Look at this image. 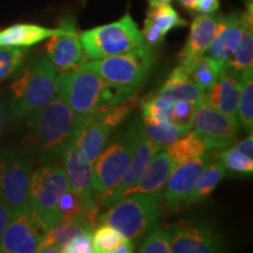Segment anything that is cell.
Returning <instances> with one entry per match:
<instances>
[{
  "label": "cell",
  "mask_w": 253,
  "mask_h": 253,
  "mask_svg": "<svg viewBox=\"0 0 253 253\" xmlns=\"http://www.w3.org/2000/svg\"><path fill=\"white\" fill-rule=\"evenodd\" d=\"M214 158L219 161L226 171L239 173V175H251L253 172V160L240 153L235 147L225 150L217 151Z\"/></svg>",
  "instance_id": "31"
},
{
  "label": "cell",
  "mask_w": 253,
  "mask_h": 253,
  "mask_svg": "<svg viewBox=\"0 0 253 253\" xmlns=\"http://www.w3.org/2000/svg\"><path fill=\"white\" fill-rule=\"evenodd\" d=\"M243 12L220 15L212 41L207 49V55L225 63L238 46L243 32Z\"/></svg>",
  "instance_id": "20"
},
{
  "label": "cell",
  "mask_w": 253,
  "mask_h": 253,
  "mask_svg": "<svg viewBox=\"0 0 253 253\" xmlns=\"http://www.w3.org/2000/svg\"><path fill=\"white\" fill-rule=\"evenodd\" d=\"M58 74V71L48 59L38 60L28 66L9 84L12 118L28 116L54 99Z\"/></svg>",
  "instance_id": "3"
},
{
  "label": "cell",
  "mask_w": 253,
  "mask_h": 253,
  "mask_svg": "<svg viewBox=\"0 0 253 253\" xmlns=\"http://www.w3.org/2000/svg\"><path fill=\"white\" fill-rule=\"evenodd\" d=\"M46 224L33 211L8 221L0 237V253H34L46 236Z\"/></svg>",
  "instance_id": "11"
},
{
  "label": "cell",
  "mask_w": 253,
  "mask_h": 253,
  "mask_svg": "<svg viewBox=\"0 0 253 253\" xmlns=\"http://www.w3.org/2000/svg\"><path fill=\"white\" fill-rule=\"evenodd\" d=\"M252 1V0H248V2H251Z\"/></svg>",
  "instance_id": "45"
},
{
  "label": "cell",
  "mask_w": 253,
  "mask_h": 253,
  "mask_svg": "<svg viewBox=\"0 0 253 253\" xmlns=\"http://www.w3.org/2000/svg\"><path fill=\"white\" fill-rule=\"evenodd\" d=\"M178 1H179V4H181L183 7L186 9V11L192 12V11H195L196 4H197L198 0H178Z\"/></svg>",
  "instance_id": "42"
},
{
  "label": "cell",
  "mask_w": 253,
  "mask_h": 253,
  "mask_svg": "<svg viewBox=\"0 0 253 253\" xmlns=\"http://www.w3.org/2000/svg\"><path fill=\"white\" fill-rule=\"evenodd\" d=\"M144 21L154 25L163 37H166L170 31L186 25V21L181 18L169 2L160 0H149V7Z\"/></svg>",
  "instance_id": "26"
},
{
  "label": "cell",
  "mask_w": 253,
  "mask_h": 253,
  "mask_svg": "<svg viewBox=\"0 0 253 253\" xmlns=\"http://www.w3.org/2000/svg\"><path fill=\"white\" fill-rule=\"evenodd\" d=\"M243 32L239 43L232 55L224 63V67L231 72L240 73L253 66V32H252V2L243 12Z\"/></svg>",
  "instance_id": "24"
},
{
  "label": "cell",
  "mask_w": 253,
  "mask_h": 253,
  "mask_svg": "<svg viewBox=\"0 0 253 253\" xmlns=\"http://www.w3.org/2000/svg\"><path fill=\"white\" fill-rule=\"evenodd\" d=\"M141 130L150 141L166 148L167 145L188 134L191 129L175 126L170 122H151L143 120Z\"/></svg>",
  "instance_id": "30"
},
{
  "label": "cell",
  "mask_w": 253,
  "mask_h": 253,
  "mask_svg": "<svg viewBox=\"0 0 253 253\" xmlns=\"http://www.w3.org/2000/svg\"><path fill=\"white\" fill-rule=\"evenodd\" d=\"M210 160L211 157L208 154H204L186 162L177 164L173 168L162 195L164 205L168 210L173 212L185 205H189L190 197L195 189L198 176Z\"/></svg>",
  "instance_id": "12"
},
{
  "label": "cell",
  "mask_w": 253,
  "mask_h": 253,
  "mask_svg": "<svg viewBox=\"0 0 253 253\" xmlns=\"http://www.w3.org/2000/svg\"><path fill=\"white\" fill-rule=\"evenodd\" d=\"M166 150L170 160L177 166V164L186 162L191 158L207 154L208 148L201 136H198L195 131H189L183 137L167 145Z\"/></svg>",
  "instance_id": "28"
},
{
  "label": "cell",
  "mask_w": 253,
  "mask_h": 253,
  "mask_svg": "<svg viewBox=\"0 0 253 253\" xmlns=\"http://www.w3.org/2000/svg\"><path fill=\"white\" fill-rule=\"evenodd\" d=\"M132 156L130 126L123 135L108 141L93 163V197L97 205L114 204V196L121 184Z\"/></svg>",
  "instance_id": "5"
},
{
  "label": "cell",
  "mask_w": 253,
  "mask_h": 253,
  "mask_svg": "<svg viewBox=\"0 0 253 253\" xmlns=\"http://www.w3.org/2000/svg\"><path fill=\"white\" fill-rule=\"evenodd\" d=\"M63 253H93V242H91V235L84 233L74 237L67 245L62 250Z\"/></svg>",
  "instance_id": "37"
},
{
  "label": "cell",
  "mask_w": 253,
  "mask_h": 253,
  "mask_svg": "<svg viewBox=\"0 0 253 253\" xmlns=\"http://www.w3.org/2000/svg\"><path fill=\"white\" fill-rule=\"evenodd\" d=\"M62 160L65 161V171L69 190L86 204L95 203L91 186L93 164L86 162L81 157L73 141L63 155Z\"/></svg>",
  "instance_id": "19"
},
{
  "label": "cell",
  "mask_w": 253,
  "mask_h": 253,
  "mask_svg": "<svg viewBox=\"0 0 253 253\" xmlns=\"http://www.w3.org/2000/svg\"><path fill=\"white\" fill-rule=\"evenodd\" d=\"M201 102H194V101L178 100L173 101L171 109L169 113L168 122L175 126H185V128L192 129V122H194L195 113L197 110L198 104Z\"/></svg>",
  "instance_id": "35"
},
{
  "label": "cell",
  "mask_w": 253,
  "mask_h": 253,
  "mask_svg": "<svg viewBox=\"0 0 253 253\" xmlns=\"http://www.w3.org/2000/svg\"><path fill=\"white\" fill-rule=\"evenodd\" d=\"M113 131L114 128L101 118L99 113L81 115L80 125L73 142L81 157L93 164L108 143Z\"/></svg>",
  "instance_id": "15"
},
{
  "label": "cell",
  "mask_w": 253,
  "mask_h": 253,
  "mask_svg": "<svg viewBox=\"0 0 253 253\" xmlns=\"http://www.w3.org/2000/svg\"><path fill=\"white\" fill-rule=\"evenodd\" d=\"M168 230L173 253H213L221 250L219 238L203 224L178 221Z\"/></svg>",
  "instance_id": "14"
},
{
  "label": "cell",
  "mask_w": 253,
  "mask_h": 253,
  "mask_svg": "<svg viewBox=\"0 0 253 253\" xmlns=\"http://www.w3.org/2000/svg\"><path fill=\"white\" fill-rule=\"evenodd\" d=\"M26 52L18 47H0V82L11 77L23 63Z\"/></svg>",
  "instance_id": "34"
},
{
  "label": "cell",
  "mask_w": 253,
  "mask_h": 253,
  "mask_svg": "<svg viewBox=\"0 0 253 253\" xmlns=\"http://www.w3.org/2000/svg\"><path fill=\"white\" fill-rule=\"evenodd\" d=\"M32 164L17 153L0 155V195L12 218L31 211L30 184Z\"/></svg>",
  "instance_id": "9"
},
{
  "label": "cell",
  "mask_w": 253,
  "mask_h": 253,
  "mask_svg": "<svg viewBox=\"0 0 253 253\" xmlns=\"http://www.w3.org/2000/svg\"><path fill=\"white\" fill-rule=\"evenodd\" d=\"M68 189L65 168L58 164H46L32 173L30 184L31 210L46 224L48 230L61 219L59 202Z\"/></svg>",
  "instance_id": "8"
},
{
  "label": "cell",
  "mask_w": 253,
  "mask_h": 253,
  "mask_svg": "<svg viewBox=\"0 0 253 253\" xmlns=\"http://www.w3.org/2000/svg\"><path fill=\"white\" fill-rule=\"evenodd\" d=\"M225 175V168L221 166L219 161L214 158L211 162L210 160V162L205 166L203 171L198 176L195 189L192 191L191 197H190L189 205L192 203H199V202L207 199L214 191L217 185L223 181Z\"/></svg>",
  "instance_id": "27"
},
{
  "label": "cell",
  "mask_w": 253,
  "mask_h": 253,
  "mask_svg": "<svg viewBox=\"0 0 253 253\" xmlns=\"http://www.w3.org/2000/svg\"><path fill=\"white\" fill-rule=\"evenodd\" d=\"M183 66L188 69L190 79L204 90L213 86L224 72V62L208 55H202L195 61Z\"/></svg>",
  "instance_id": "25"
},
{
  "label": "cell",
  "mask_w": 253,
  "mask_h": 253,
  "mask_svg": "<svg viewBox=\"0 0 253 253\" xmlns=\"http://www.w3.org/2000/svg\"><path fill=\"white\" fill-rule=\"evenodd\" d=\"M233 147L236 148L237 150H239L240 153H243L246 156L252 158L253 160V136L252 134H250L248 137L242 140L238 143H236Z\"/></svg>",
  "instance_id": "39"
},
{
  "label": "cell",
  "mask_w": 253,
  "mask_h": 253,
  "mask_svg": "<svg viewBox=\"0 0 253 253\" xmlns=\"http://www.w3.org/2000/svg\"><path fill=\"white\" fill-rule=\"evenodd\" d=\"M63 27L47 28L34 24H17L0 31V47H30L60 34Z\"/></svg>",
  "instance_id": "22"
},
{
  "label": "cell",
  "mask_w": 253,
  "mask_h": 253,
  "mask_svg": "<svg viewBox=\"0 0 253 253\" xmlns=\"http://www.w3.org/2000/svg\"><path fill=\"white\" fill-rule=\"evenodd\" d=\"M238 122L246 131L253 128V69L240 72V95L238 102Z\"/></svg>",
  "instance_id": "29"
},
{
  "label": "cell",
  "mask_w": 253,
  "mask_h": 253,
  "mask_svg": "<svg viewBox=\"0 0 253 253\" xmlns=\"http://www.w3.org/2000/svg\"><path fill=\"white\" fill-rule=\"evenodd\" d=\"M175 167L176 164L170 160L167 150L163 148L155 154L149 166L147 167L136 185L126 190L123 196L130 194H145L162 197L168 178Z\"/></svg>",
  "instance_id": "21"
},
{
  "label": "cell",
  "mask_w": 253,
  "mask_h": 253,
  "mask_svg": "<svg viewBox=\"0 0 253 253\" xmlns=\"http://www.w3.org/2000/svg\"><path fill=\"white\" fill-rule=\"evenodd\" d=\"M80 41L86 58L91 60L136 52L148 46L129 13L112 24L82 32Z\"/></svg>",
  "instance_id": "6"
},
{
  "label": "cell",
  "mask_w": 253,
  "mask_h": 253,
  "mask_svg": "<svg viewBox=\"0 0 253 253\" xmlns=\"http://www.w3.org/2000/svg\"><path fill=\"white\" fill-rule=\"evenodd\" d=\"M134 91L109 84L99 74L81 66L60 73L56 80V96L65 101L79 115H90L129 100Z\"/></svg>",
  "instance_id": "2"
},
{
  "label": "cell",
  "mask_w": 253,
  "mask_h": 253,
  "mask_svg": "<svg viewBox=\"0 0 253 253\" xmlns=\"http://www.w3.org/2000/svg\"><path fill=\"white\" fill-rule=\"evenodd\" d=\"M28 118L24 147L45 162L63 158L77 134L81 115L55 96L45 107L30 114Z\"/></svg>",
  "instance_id": "1"
},
{
  "label": "cell",
  "mask_w": 253,
  "mask_h": 253,
  "mask_svg": "<svg viewBox=\"0 0 253 253\" xmlns=\"http://www.w3.org/2000/svg\"><path fill=\"white\" fill-rule=\"evenodd\" d=\"M157 95L167 97L171 101L185 100L202 102L204 99L205 90L199 88L189 77L188 69L183 65H179L164 82V84L158 90Z\"/></svg>",
  "instance_id": "23"
},
{
  "label": "cell",
  "mask_w": 253,
  "mask_h": 253,
  "mask_svg": "<svg viewBox=\"0 0 253 253\" xmlns=\"http://www.w3.org/2000/svg\"><path fill=\"white\" fill-rule=\"evenodd\" d=\"M160 1H166V2H170L171 0H160Z\"/></svg>",
  "instance_id": "44"
},
{
  "label": "cell",
  "mask_w": 253,
  "mask_h": 253,
  "mask_svg": "<svg viewBox=\"0 0 253 253\" xmlns=\"http://www.w3.org/2000/svg\"><path fill=\"white\" fill-rule=\"evenodd\" d=\"M149 233V232H148ZM138 252L142 253H170V233L168 227L157 226L151 230V232L143 240L142 245L138 249Z\"/></svg>",
  "instance_id": "36"
},
{
  "label": "cell",
  "mask_w": 253,
  "mask_h": 253,
  "mask_svg": "<svg viewBox=\"0 0 253 253\" xmlns=\"http://www.w3.org/2000/svg\"><path fill=\"white\" fill-rule=\"evenodd\" d=\"M129 126H130L132 134V156L128 170H126L121 184H120L119 189L115 192V196H114V203L125 195L126 190L131 189L132 186L136 185V183L143 175L147 167L149 166L155 154L163 149V147L150 141L142 132L140 122L135 121Z\"/></svg>",
  "instance_id": "16"
},
{
  "label": "cell",
  "mask_w": 253,
  "mask_h": 253,
  "mask_svg": "<svg viewBox=\"0 0 253 253\" xmlns=\"http://www.w3.org/2000/svg\"><path fill=\"white\" fill-rule=\"evenodd\" d=\"M61 26L63 27L61 33L48 38L43 47L47 59L59 74L78 68L86 60L80 34L75 30L74 24L67 20L62 21Z\"/></svg>",
  "instance_id": "13"
},
{
  "label": "cell",
  "mask_w": 253,
  "mask_h": 253,
  "mask_svg": "<svg viewBox=\"0 0 253 253\" xmlns=\"http://www.w3.org/2000/svg\"><path fill=\"white\" fill-rule=\"evenodd\" d=\"M161 198L145 194L123 196L101 214L100 224L112 226L131 242H138L156 225L161 214Z\"/></svg>",
  "instance_id": "4"
},
{
  "label": "cell",
  "mask_w": 253,
  "mask_h": 253,
  "mask_svg": "<svg viewBox=\"0 0 253 253\" xmlns=\"http://www.w3.org/2000/svg\"><path fill=\"white\" fill-rule=\"evenodd\" d=\"M154 61L153 50L145 46L136 52L84 61L80 66L95 72L109 84L136 90L143 84Z\"/></svg>",
  "instance_id": "7"
},
{
  "label": "cell",
  "mask_w": 253,
  "mask_h": 253,
  "mask_svg": "<svg viewBox=\"0 0 253 253\" xmlns=\"http://www.w3.org/2000/svg\"><path fill=\"white\" fill-rule=\"evenodd\" d=\"M2 122H4V114H2V109L0 107V131H1L2 128Z\"/></svg>",
  "instance_id": "43"
},
{
  "label": "cell",
  "mask_w": 253,
  "mask_h": 253,
  "mask_svg": "<svg viewBox=\"0 0 253 253\" xmlns=\"http://www.w3.org/2000/svg\"><path fill=\"white\" fill-rule=\"evenodd\" d=\"M9 220H11V213H9L8 207L0 195V237H1Z\"/></svg>",
  "instance_id": "40"
},
{
  "label": "cell",
  "mask_w": 253,
  "mask_h": 253,
  "mask_svg": "<svg viewBox=\"0 0 253 253\" xmlns=\"http://www.w3.org/2000/svg\"><path fill=\"white\" fill-rule=\"evenodd\" d=\"M134 251H135L134 242H131V240L126 238H123L122 242L120 243V245L118 246V249H116L115 253H131Z\"/></svg>",
  "instance_id": "41"
},
{
  "label": "cell",
  "mask_w": 253,
  "mask_h": 253,
  "mask_svg": "<svg viewBox=\"0 0 253 253\" xmlns=\"http://www.w3.org/2000/svg\"><path fill=\"white\" fill-rule=\"evenodd\" d=\"M239 95L240 73L231 72L224 67L219 80L205 90L203 101L212 108L238 121Z\"/></svg>",
  "instance_id": "17"
},
{
  "label": "cell",
  "mask_w": 253,
  "mask_h": 253,
  "mask_svg": "<svg viewBox=\"0 0 253 253\" xmlns=\"http://www.w3.org/2000/svg\"><path fill=\"white\" fill-rule=\"evenodd\" d=\"M122 237L116 230L106 224H100L91 235L94 252L96 253H115L116 249L122 242Z\"/></svg>",
  "instance_id": "32"
},
{
  "label": "cell",
  "mask_w": 253,
  "mask_h": 253,
  "mask_svg": "<svg viewBox=\"0 0 253 253\" xmlns=\"http://www.w3.org/2000/svg\"><path fill=\"white\" fill-rule=\"evenodd\" d=\"M239 122L202 101L195 113L194 131L201 136L208 150L229 147L236 141Z\"/></svg>",
  "instance_id": "10"
},
{
  "label": "cell",
  "mask_w": 253,
  "mask_h": 253,
  "mask_svg": "<svg viewBox=\"0 0 253 253\" xmlns=\"http://www.w3.org/2000/svg\"><path fill=\"white\" fill-rule=\"evenodd\" d=\"M220 14H198L194 19L190 34L179 55V65H188L205 54L216 34Z\"/></svg>",
  "instance_id": "18"
},
{
  "label": "cell",
  "mask_w": 253,
  "mask_h": 253,
  "mask_svg": "<svg viewBox=\"0 0 253 253\" xmlns=\"http://www.w3.org/2000/svg\"><path fill=\"white\" fill-rule=\"evenodd\" d=\"M172 103L173 101L160 95L145 101L142 106L143 120L151 122H168Z\"/></svg>",
  "instance_id": "33"
},
{
  "label": "cell",
  "mask_w": 253,
  "mask_h": 253,
  "mask_svg": "<svg viewBox=\"0 0 253 253\" xmlns=\"http://www.w3.org/2000/svg\"><path fill=\"white\" fill-rule=\"evenodd\" d=\"M219 0H198L195 11L199 14H211L219 9Z\"/></svg>",
  "instance_id": "38"
}]
</instances>
